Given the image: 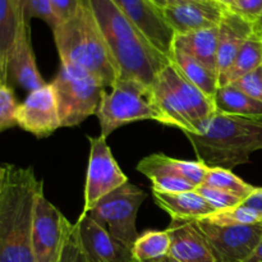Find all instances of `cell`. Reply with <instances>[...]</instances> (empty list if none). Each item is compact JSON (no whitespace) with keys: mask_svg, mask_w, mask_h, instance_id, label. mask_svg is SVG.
Returning <instances> with one entry per match:
<instances>
[{"mask_svg":"<svg viewBox=\"0 0 262 262\" xmlns=\"http://www.w3.org/2000/svg\"><path fill=\"white\" fill-rule=\"evenodd\" d=\"M120 72V78L151 87L159 72L170 63L114 0H87Z\"/></svg>","mask_w":262,"mask_h":262,"instance_id":"cell-1","label":"cell"},{"mask_svg":"<svg viewBox=\"0 0 262 262\" xmlns=\"http://www.w3.org/2000/svg\"><path fill=\"white\" fill-rule=\"evenodd\" d=\"M43 189L32 168L3 165L0 187V262H36L32 248L35 200Z\"/></svg>","mask_w":262,"mask_h":262,"instance_id":"cell-2","label":"cell"},{"mask_svg":"<svg viewBox=\"0 0 262 262\" xmlns=\"http://www.w3.org/2000/svg\"><path fill=\"white\" fill-rule=\"evenodd\" d=\"M53 35L61 67L83 72L104 87L119 81V68L87 0H78L77 12L56 25Z\"/></svg>","mask_w":262,"mask_h":262,"instance_id":"cell-3","label":"cell"},{"mask_svg":"<svg viewBox=\"0 0 262 262\" xmlns=\"http://www.w3.org/2000/svg\"><path fill=\"white\" fill-rule=\"evenodd\" d=\"M197 160L209 168L233 170L262 150V119L215 112L196 132L184 133Z\"/></svg>","mask_w":262,"mask_h":262,"instance_id":"cell-4","label":"cell"},{"mask_svg":"<svg viewBox=\"0 0 262 262\" xmlns=\"http://www.w3.org/2000/svg\"><path fill=\"white\" fill-rule=\"evenodd\" d=\"M150 91L164 125L179 128L183 133L196 132L216 112L214 99L194 86L171 60L159 72Z\"/></svg>","mask_w":262,"mask_h":262,"instance_id":"cell-5","label":"cell"},{"mask_svg":"<svg viewBox=\"0 0 262 262\" xmlns=\"http://www.w3.org/2000/svg\"><path fill=\"white\" fill-rule=\"evenodd\" d=\"M101 137L106 138L118 128L140 120H155L164 124V118L154 102L150 87L135 79L120 78L112 92L102 95L97 109Z\"/></svg>","mask_w":262,"mask_h":262,"instance_id":"cell-6","label":"cell"},{"mask_svg":"<svg viewBox=\"0 0 262 262\" xmlns=\"http://www.w3.org/2000/svg\"><path fill=\"white\" fill-rule=\"evenodd\" d=\"M51 84L58 100L61 127H76L90 115H96L105 87L91 76L60 66Z\"/></svg>","mask_w":262,"mask_h":262,"instance_id":"cell-7","label":"cell"},{"mask_svg":"<svg viewBox=\"0 0 262 262\" xmlns=\"http://www.w3.org/2000/svg\"><path fill=\"white\" fill-rule=\"evenodd\" d=\"M146 193L135 184L127 182L105 196L87 214L105 228L113 237L127 247L132 248L138 238L137 212Z\"/></svg>","mask_w":262,"mask_h":262,"instance_id":"cell-8","label":"cell"},{"mask_svg":"<svg viewBox=\"0 0 262 262\" xmlns=\"http://www.w3.org/2000/svg\"><path fill=\"white\" fill-rule=\"evenodd\" d=\"M90 142V158L84 186V206L82 214L91 211L105 196L128 182L115 160L106 138L87 137Z\"/></svg>","mask_w":262,"mask_h":262,"instance_id":"cell-9","label":"cell"},{"mask_svg":"<svg viewBox=\"0 0 262 262\" xmlns=\"http://www.w3.org/2000/svg\"><path fill=\"white\" fill-rule=\"evenodd\" d=\"M216 262H247L262 239V223L214 225L194 220Z\"/></svg>","mask_w":262,"mask_h":262,"instance_id":"cell-10","label":"cell"},{"mask_svg":"<svg viewBox=\"0 0 262 262\" xmlns=\"http://www.w3.org/2000/svg\"><path fill=\"white\" fill-rule=\"evenodd\" d=\"M71 223L43 194L37 193L32 215V248L36 262H58Z\"/></svg>","mask_w":262,"mask_h":262,"instance_id":"cell-11","label":"cell"},{"mask_svg":"<svg viewBox=\"0 0 262 262\" xmlns=\"http://www.w3.org/2000/svg\"><path fill=\"white\" fill-rule=\"evenodd\" d=\"M17 125L37 138L49 137L61 127L53 84L46 83L27 95L18 106Z\"/></svg>","mask_w":262,"mask_h":262,"instance_id":"cell-12","label":"cell"},{"mask_svg":"<svg viewBox=\"0 0 262 262\" xmlns=\"http://www.w3.org/2000/svg\"><path fill=\"white\" fill-rule=\"evenodd\" d=\"M147 40L171 60L174 32L166 22L160 0H114Z\"/></svg>","mask_w":262,"mask_h":262,"instance_id":"cell-13","label":"cell"},{"mask_svg":"<svg viewBox=\"0 0 262 262\" xmlns=\"http://www.w3.org/2000/svg\"><path fill=\"white\" fill-rule=\"evenodd\" d=\"M227 8L219 0L187 2L168 5L164 8L163 13L174 32L187 33L217 27Z\"/></svg>","mask_w":262,"mask_h":262,"instance_id":"cell-14","label":"cell"},{"mask_svg":"<svg viewBox=\"0 0 262 262\" xmlns=\"http://www.w3.org/2000/svg\"><path fill=\"white\" fill-rule=\"evenodd\" d=\"M84 250L97 262H133L132 248L115 239L89 214H81L76 223Z\"/></svg>","mask_w":262,"mask_h":262,"instance_id":"cell-15","label":"cell"},{"mask_svg":"<svg viewBox=\"0 0 262 262\" xmlns=\"http://www.w3.org/2000/svg\"><path fill=\"white\" fill-rule=\"evenodd\" d=\"M219 28V42H217V77L220 81L234 63L243 43L252 35L256 28V22L242 17L238 13L227 8Z\"/></svg>","mask_w":262,"mask_h":262,"instance_id":"cell-16","label":"cell"},{"mask_svg":"<svg viewBox=\"0 0 262 262\" xmlns=\"http://www.w3.org/2000/svg\"><path fill=\"white\" fill-rule=\"evenodd\" d=\"M169 256L179 262H216L194 220H171Z\"/></svg>","mask_w":262,"mask_h":262,"instance_id":"cell-17","label":"cell"},{"mask_svg":"<svg viewBox=\"0 0 262 262\" xmlns=\"http://www.w3.org/2000/svg\"><path fill=\"white\" fill-rule=\"evenodd\" d=\"M8 76L18 86L28 91V94L46 84L36 64L35 53L31 42L30 25H26L19 31L13 43L8 63Z\"/></svg>","mask_w":262,"mask_h":262,"instance_id":"cell-18","label":"cell"},{"mask_svg":"<svg viewBox=\"0 0 262 262\" xmlns=\"http://www.w3.org/2000/svg\"><path fill=\"white\" fill-rule=\"evenodd\" d=\"M137 170L148 179L160 176L179 177L191 182L196 188L204 184L209 166L196 160H179L164 154H151L137 164Z\"/></svg>","mask_w":262,"mask_h":262,"instance_id":"cell-19","label":"cell"},{"mask_svg":"<svg viewBox=\"0 0 262 262\" xmlns=\"http://www.w3.org/2000/svg\"><path fill=\"white\" fill-rule=\"evenodd\" d=\"M30 25L20 0H0V82L9 83L8 63L19 31Z\"/></svg>","mask_w":262,"mask_h":262,"instance_id":"cell-20","label":"cell"},{"mask_svg":"<svg viewBox=\"0 0 262 262\" xmlns=\"http://www.w3.org/2000/svg\"><path fill=\"white\" fill-rule=\"evenodd\" d=\"M154 200L171 220H201L216 210L194 191L163 193L152 191Z\"/></svg>","mask_w":262,"mask_h":262,"instance_id":"cell-21","label":"cell"},{"mask_svg":"<svg viewBox=\"0 0 262 262\" xmlns=\"http://www.w3.org/2000/svg\"><path fill=\"white\" fill-rule=\"evenodd\" d=\"M217 42L219 28L192 31L187 33H176L173 50H179L204 64L210 71L217 74ZM171 50V51H173Z\"/></svg>","mask_w":262,"mask_h":262,"instance_id":"cell-22","label":"cell"},{"mask_svg":"<svg viewBox=\"0 0 262 262\" xmlns=\"http://www.w3.org/2000/svg\"><path fill=\"white\" fill-rule=\"evenodd\" d=\"M262 66V30L256 25L252 35L246 40L238 53L234 63L230 67L224 78L220 81V87L228 86L239 79L241 77L257 71ZM219 87V89H220Z\"/></svg>","mask_w":262,"mask_h":262,"instance_id":"cell-23","label":"cell"},{"mask_svg":"<svg viewBox=\"0 0 262 262\" xmlns=\"http://www.w3.org/2000/svg\"><path fill=\"white\" fill-rule=\"evenodd\" d=\"M214 101L216 112L262 119V102L250 97L233 84L220 87Z\"/></svg>","mask_w":262,"mask_h":262,"instance_id":"cell-24","label":"cell"},{"mask_svg":"<svg viewBox=\"0 0 262 262\" xmlns=\"http://www.w3.org/2000/svg\"><path fill=\"white\" fill-rule=\"evenodd\" d=\"M171 61L194 86L199 87L205 95L214 99L219 90V77L215 72L210 71L199 60L179 50L171 51Z\"/></svg>","mask_w":262,"mask_h":262,"instance_id":"cell-25","label":"cell"},{"mask_svg":"<svg viewBox=\"0 0 262 262\" xmlns=\"http://www.w3.org/2000/svg\"><path fill=\"white\" fill-rule=\"evenodd\" d=\"M170 252V237L165 230H147L132 247L133 262H160Z\"/></svg>","mask_w":262,"mask_h":262,"instance_id":"cell-26","label":"cell"},{"mask_svg":"<svg viewBox=\"0 0 262 262\" xmlns=\"http://www.w3.org/2000/svg\"><path fill=\"white\" fill-rule=\"evenodd\" d=\"M204 184L235 194V196L241 197L243 201L250 197L256 189V187L246 183L232 170L223 168H209Z\"/></svg>","mask_w":262,"mask_h":262,"instance_id":"cell-27","label":"cell"},{"mask_svg":"<svg viewBox=\"0 0 262 262\" xmlns=\"http://www.w3.org/2000/svg\"><path fill=\"white\" fill-rule=\"evenodd\" d=\"M201 220L214 225H251L262 223V214L242 204L233 209L215 211Z\"/></svg>","mask_w":262,"mask_h":262,"instance_id":"cell-28","label":"cell"},{"mask_svg":"<svg viewBox=\"0 0 262 262\" xmlns=\"http://www.w3.org/2000/svg\"><path fill=\"white\" fill-rule=\"evenodd\" d=\"M18 106L12 86L0 82V133L17 125Z\"/></svg>","mask_w":262,"mask_h":262,"instance_id":"cell-29","label":"cell"},{"mask_svg":"<svg viewBox=\"0 0 262 262\" xmlns=\"http://www.w3.org/2000/svg\"><path fill=\"white\" fill-rule=\"evenodd\" d=\"M58 262H97L84 250L76 224H72V227L69 228L66 243H64L63 251H61L60 258Z\"/></svg>","mask_w":262,"mask_h":262,"instance_id":"cell-30","label":"cell"},{"mask_svg":"<svg viewBox=\"0 0 262 262\" xmlns=\"http://www.w3.org/2000/svg\"><path fill=\"white\" fill-rule=\"evenodd\" d=\"M196 192L200 196L204 197L216 211L225 209H233L243 204V200L235 194L229 192L222 191V189L212 188V187L201 184L196 188Z\"/></svg>","mask_w":262,"mask_h":262,"instance_id":"cell-31","label":"cell"},{"mask_svg":"<svg viewBox=\"0 0 262 262\" xmlns=\"http://www.w3.org/2000/svg\"><path fill=\"white\" fill-rule=\"evenodd\" d=\"M20 3H22L25 17L28 22L32 18H37L50 26L51 30L58 25L53 9H51L50 0H20Z\"/></svg>","mask_w":262,"mask_h":262,"instance_id":"cell-32","label":"cell"},{"mask_svg":"<svg viewBox=\"0 0 262 262\" xmlns=\"http://www.w3.org/2000/svg\"><path fill=\"white\" fill-rule=\"evenodd\" d=\"M151 189L155 192H163V193H179V192L194 191L196 186L191 182L186 181L179 177L160 176L151 178Z\"/></svg>","mask_w":262,"mask_h":262,"instance_id":"cell-33","label":"cell"},{"mask_svg":"<svg viewBox=\"0 0 262 262\" xmlns=\"http://www.w3.org/2000/svg\"><path fill=\"white\" fill-rule=\"evenodd\" d=\"M232 84L252 99L262 102V74L260 69L241 77Z\"/></svg>","mask_w":262,"mask_h":262,"instance_id":"cell-34","label":"cell"},{"mask_svg":"<svg viewBox=\"0 0 262 262\" xmlns=\"http://www.w3.org/2000/svg\"><path fill=\"white\" fill-rule=\"evenodd\" d=\"M228 8L252 22H257L262 14V0H237Z\"/></svg>","mask_w":262,"mask_h":262,"instance_id":"cell-35","label":"cell"},{"mask_svg":"<svg viewBox=\"0 0 262 262\" xmlns=\"http://www.w3.org/2000/svg\"><path fill=\"white\" fill-rule=\"evenodd\" d=\"M50 5L59 25L69 19L77 12L78 0H50Z\"/></svg>","mask_w":262,"mask_h":262,"instance_id":"cell-36","label":"cell"},{"mask_svg":"<svg viewBox=\"0 0 262 262\" xmlns=\"http://www.w3.org/2000/svg\"><path fill=\"white\" fill-rule=\"evenodd\" d=\"M243 205L251 207V209L257 210L258 212L262 214V188H256L253 193L243 201Z\"/></svg>","mask_w":262,"mask_h":262,"instance_id":"cell-37","label":"cell"},{"mask_svg":"<svg viewBox=\"0 0 262 262\" xmlns=\"http://www.w3.org/2000/svg\"><path fill=\"white\" fill-rule=\"evenodd\" d=\"M247 262H262V239L258 245V247L256 248V251L253 252V255L251 256L250 260Z\"/></svg>","mask_w":262,"mask_h":262,"instance_id":"cell-38","label":"cell"},{"mask_svg":"<svg viewBox=\"0 0 262 262\" xmlns=\"http://www.w3.org/2000/svg\"><path fill=\"white\" fill-rule=\"evenodd\" d=\"M161 2V7L163 9L165 7L170 4H179V3H187V2H206V0H160Z\"/></svg>","mask_w":262,"mask_h":262,"instance_id":"cell-39","label":"cell"},{"mask_svg":"<svg viewBox=\"0 0 262 262\" xmlns=\"http://www.w3.org/2000/svg\"><path fill=\"white\" fill-rule=\"evenodd\" d=\"M219 2L223 3L224 5H227V7H230V5H232L234 2H237V0H219Z\"/></svg>","mask_w":262,"mask_h":262,"instance_id":"cell-40","label":"cell"},{"mask_svg":"<svg viewBox=\"0 0 262 262\" xmlns=\"http://www.w3.org/2000/svg\"><path fill=\"white\" fill-rule=\"evenodd\" d=\"M160 262H179V261L174 260V258H171L170 256H168V257H166V258H164V260H163V261H160Z\"/></svg>","mask_w":262,"mask_h":262,"instance_id":"cell-41","label":"cell"},{"mask_svg":"<svg viewBox=\"0 0 262 262\" xmlns=\"http://www.w3.org/2000/svg\"><path fill=\"white\" fill-rule=\"evenodd\" d=\"M256 25H257L258 27L262 28V14L260 15V18H258V19H257V22H256Z\"/></svg>","mask_w":262,"mask_h":262,"instance_id":"cell-42","label":"cell"},{"mask_svg":"<svg viewBox=\"0 0 262 262\" xmlns=\"http://www.w3.org/2000/svg\"><path fill=\"white\" fill-rule=\"evenodd\" d=\"M2 174H3V165H0V187H2Z\"/></svg>","mask_w":262,"mask_h":262,"instance_id":"cell-43","label":"cell"},{"mask_svg":"<svg viewBox=\"0 0 262 262\" xmlns=\"http://www.w3.org/2000/svg\"><path fill=\"white\" fill-rule=\"evenodd\" d=\"M260 71H261V74H262V66H261V68H260Z\"/></svg>","mask_w":262,"mask_h":262,"instance_id":"cell-44","label":"cell"},{"mask_svg":"<svg viewBox=\"0 0 262 262\" xmlns=\"http://www.w3.org/2000/svg\"><path fill=\"white\" fill-rule=\"evenodd\" d=\"M260 28H261V27H260ZM261 30H262V28H261Z\"/></svg>","mask_w":262,"mask_h":262,"instance_id":"cell-45","label":"cell"}]
</instances>
